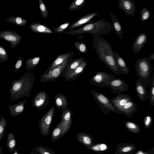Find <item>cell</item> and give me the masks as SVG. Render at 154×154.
<instances>
[{
  "label": "cell",
  "instance_id": "1",
  "mask_svg": "<svg viewBox=\"0 0 154 154\" xmlns=\"http://www.w3.org/2000/svg\"><path fill=\"white\" fill-rule=\"evenodd\" d=\"M92 45L100 60L115 74H120L115 60L112 47L107 41L99 36L93 37Z\"/></svg>",
  "mask_w": 154,
  "mask_h": 154
},
{
  "label": "cell",
  "instance_id": "2",
  "mask_svg": "<svg viewBox=\"0 0 154 154\" xmlns=\"http://www.w3.org/2000/svg\"><path fill=\"white\" fill-rule=\"evenodd\" d=\"M35 79L34 74L28 72L19 79L13 81L10 89V100L16 101L23 97H29Z\"/></svg>",
  "mask_w": 154,
  "mask_h": 154
},
{
  "label": "cell",
  "instance_id": "3",
  "mask_svg": "<svg viewBox=\"0 0 154 154\" xmlns=\"http://www.w3.org/2000/svg\"><path fill=\"white\" fill-rule=\"evenodd\" d=\"M112 29L111 22L103 19L77 29H69L68 33L70 35L90 34L94 37L108 34Z\"/></svg>",
  "mask_w": 154,
  "mask_h": 154
},
{
  "label": "cell",
  "instance_id": "4",
  "mask_svg": "<svg viewBox=\"0 0 154 154\" xmlns=\"http://www.w3.org/2000/svg\"><path fill=\"white\" fill-rule=\"evenodd\" d=\"M152 66L151 60L148 57H143L137 60L135 66V71L139 79L143 83H149Z\"/></svg>",
  "mask_w": 154,
  "mask_h": 154
},
{
  "label": "cell",
  "instance_id": "5",
  "mask_svg": "<svg viewBox=\"0 0 154 154\" xmlns=\"http://www.w3.org/2000/svg\"><path fill=\"white\" fill-rule=\"evenodd\" d=\"M91 93L94 100L97 104L99 108L101 109L104 115H106L107 113L109 114L110 111L119 114H122L113 105L109 97L94 89L91 91Z\"/></svg>",
  "mask_w": 154,
  "mask_h": 154
},
{
  "label": "cell",
  "instance_id": "6",
  "mask_svg": "<svg viewBox=\"0 0 154 154\" xmlns=\"http://www.w3.org/2000/svg\"><path fill=\"white\" fill-rule=\"evenodd\" d=\"M69 58L57 65L52 70L41 76L40 81L42 82L45 83L55 81L60 76L63 75L64 71L70 61Z\"/></svg>",
  "mask_w": 154,
  "mask_h": 154
},
{
  "label": "cell",
  "instance_id": "7",
  "mask_svg": "<svg viewBox=\"0 0 154 154\" xmlns=\"http://www.w3.org/2000/svg\"><path fill=\"white\" fill-rule=\"evenodd\" d=\"M55 108L52 106L48 111L41 117L39 122L38 127L42 136L47 137L50 132V127L55 112Z\"/></svg>",
  "mask_w": 154,
  "mask_h": 154
},
{
  "label": "cell",
  "instance_id": "8",
  "mask_svg": "<svg viewBox=\"0 0 154 154\" xmlns=\"http://www.w3.org/2000/svg\"><path fill=\"white\" fill-rule=\"evenodd\" d=\"M115 78L114 75L108 73L97 71L89 82L97 87L103 88L106 87L107 84Z\"/></svg>",
  "mask_w": 154,
  "mask_h": 154
},
{
  "label": "cell",
  "instance_id": "9",
  "mask_svg": "<svg viewBox=\"0 0 154 154\" xmlns=\"http://www.w3.org/2000/svg\"><path fill=\"white\" fill-rule=\"evenodd\" d=\"M50 98L48 94L44 91H41L36 93L32 100V106L39 110L43 109L49 104Z\"/></svg>",
  "mask_w": 154,
  "mask_h": 154
},
{
  "label": "cell",
  "instance_id": "10",
  "mask_svg": "<svg viewBox=\"0 0 154 154\" xmlns=\"http://www.w3.org/2000/svg\"><path fill=\"white\" fill-rule=\"evenodd\" d=\"M0 38L9 42L11 47L13 48L19 43L22 37L15 31L5 30L0 32Z\"/></svg>",
  "mask_w": 154,
  "mask_h": 154
},
{
  "label": "cell",
  "instance_id": "11",
  "mask_svg": "<svg viewBox=\"0 0 154 154\" xmlns=\"http://www.w3.org/2000/svg\"><path fill=\"white\" fill-rule=\"evenodd\" d=\"M110 88L112 93L119 94L128 90V84L120 78H115L110 81L106 87Z\"/></svg>",
  "mask_w": 154,
  "mask_h": 154
},
{
  "label": "cell",
  "instance_id": "12",
  "mask_svg": "<svg viewBox=\"0 0 154 154\" xmlns=\"http://www.w3.org/2000/svg\"><path fill=\"white\" fill-rule=\"evenodd\" d=\"M61 112L62 113L61 119L60 122L62 128L64 135L69 130L71 127L72 121V112L68 107L61 110Z\"/></svg>",
  "mask_w": 154,
  "mask_h": 154
},
{
  "label": "cell",
  "instance_id": "13",
  "mask_svg": "<svg viewBox=\"0 0 154 154\" xmlns=\"http://www.w3.org/2000/svg\"><path fill=\"white\" fill-rule=\"evenodd\" d=\"M118 7L128 15L134 17L136 7L135 2L131 0H119Z\"/></svg>",
  "mask_w": 154,
  "mask_h": 154
},
{
  "label": "cell",
  "instance_id": "14",
  "mask_svg": "<svg viewBox=\"0 0 154 154\" xmlns=\"http://www.w3.org/2000/svg\"><path fill=\"white\" fill-rule=\"evenodd\" d=\"M147 42V37L146 33H141L137 35L132 45V51L134 54H138Z\"/></svg>",
  "mask_w": 154,
  "mask_h": 154
},
{
  "label": "cell",
  "instance_id": "15",
  "mask_svg": "<svg viewBox=\"0 0 154 154\" xmlns=\"http://www.w3.org/2000/svg\"><path fill=\"white\" fill-rule=\"evenodd\" d=\"M132 99L131 96L128 94L120 93L115 98L110 99V100L114 106L120 111L124 106Z\"/></svg>",
  "mask_w": 154,
  "mask_h": 154
},
{
  "label": "cell",
  "instance_id": "16",
  "mask_svg": "<svg viewBox=\"0 0 154 154\" xmlns=\"http://www.w3.org/2000/svg\"><path fill=\"white\" fill-rule=\"evenodd\" d=\"M87 60L84 62L75 69L63 75L65 80L67 81H75L83 72L87 65Z\"/></svg>",
  "mask_w": 154,
  "mask_h": 154
},
{
  "label": "cell",
  "instance_id": "17",
  "mask_svg": "<svg viewBox=\"0 0 154 154\" xmlns=\"http://www.w3.org/2000/svg\"><path fill=\"white\" fill-rule=\"evenodd\" d=\"M135 89L138 98L141 101H144L149 98L148 91L144 84L139 79L136 81Z\"/></svg>",
  "mask_w": 154,
  "mask_h": 154
},
{
  "label": "cell",
  "instance_id": "18",
  "mask_svg": "<svg viewBox=\"0 0 154 154\" xmlns=\"http://www.w3.org/2000/svg\"><path fill=\"white\" fill-rule=\"evenodd\" d=\"M26 100H24L19 103L8 106L9 112L13 117H16L23 113L25 110V106Z\"/></svg>",
  "mask_w": 154,
  "mask_h": 154
},
{
  "label": "cell",
  "instance_id": "19",
  "mask_svg": "<svg viewBox=\"0 0 154 154\" xmlns=\"http://www.w3.org/2000/svg\"><path fill=\"white\" fill-rule=\"evenodd\" d=\"M98 14L97 12H94L85 15L77 20L69 27V29H72L75 28L80 26L89 22L95 16Z\"/></svg>",
  "mask_w": 154,
  "mask_h": 154
},
{
  "label": "cell",
  "instance_id": "20",
  "mask_svg": "<svg viewBox=\"0 0 154 154\" xmlns=\"http://www.w3.org/2000/svg\"><path fill=\"white\" fill-rule=\"evenodd\" d=\"M73 51H71L69 53L58 55L49 66L44 73L48 72L57 65L69 59L71 55H73Z\"/></svg>",
  "mask_w": 154,
  "mask_h": 154
},
{
  "label": "cell",
  "instance_id": "21",
  "mask_svg": "<svg viewBox=\"0 0 154 154\" xmlns=\"http://www.w3.org/2000/svg\"><path fill=\"white\" fill-rule=\"evenodd\" d=\"M137 110L136 103L132 100L127 102L122 108L120 112L128 118H130Z\"/></svg>",
  "mask_w": 154,
  "mask_h": 154
},
{
  "label": "cell",
  "instance_id": "22",
  "mask_svg": "<svg viewBox=\"0 0 154 154\" xmlns=\"http://www.w3.org/2000/svg\"><path fill=\"white\" fill-rule=\"evenodd\" d=\"M30 27L34 32L42 34L52 33V31L48 26L38 22H33L30 25Z\"/></svg>",
  "mask_w": 154,
  "mask_h": 154
},
{
  "label": "cell",
  "instance_id": "23",
  "mask_svg": "<svg viewBox=\"0 0 154 154\" xmlns=\"http://www.w3.org/2000/svg\"><path fill=\"white\" fill-rule=\"evenodd\" d=\"M113 53L120 74H128L129 72V69L128 67L124 60L116 52L113 51Z\"/></svg>",
  "mask_w": 154,
  "mask_h": 154
},
{
  "label": "cell",
  "instance_id": "24",
  "mask_svg": "<svg viewBox=\"0 0 154 154\" xmlns=\"http://www.w3.org/2000/svg\"><path fill=\"white\" fill-rule=\"evenodd\" d=\"M112 22V27L117 36L122 39L123 36V29L121 24L116 16L112 12L110 13Z\"/></svg>",
  "mask_w": 154,
  "mask_h": 154
},
{
  "label": "cell",
  "instance_id": "25",
  "mask_svg": "<svg viewBox=\"0 0 154 154\" xmlns=\"http://www.w3.org/2000/svg\"><path fill=\"white\" fill-rule=\"evenodd\" d=\"M54 103L58 109H64L69 106L66 96L62 93L57 94L54 97Z\"/></svg>",
  "mask_w": 154,
  "mask_h": 154
},
{
  "label": "cell",
  "instance_id": "26",
  "mask_svg": "<svg viewBox=\"0 0 154 154\" xmlns=\"http://www.w3.org/2000/svg\"><path fill=\"white\" fill-rule=\"evenodd\" d=\"M78 141L83 145L89 147L92 144V139L88 134L84 132H79L76 134Z\"/></svg>",
  "mask_w": 154,
  "mask_h": 154
},
{
  "label": "cell",
  "instance_id": "27",
  "mask_svg": "<svg viewBox=\"0 0 154 154\" xmlns=\"http://www.w3.org/2000/svg\"><path fill=\"white\" fill-rule=\"evenodd\" d=\"M64 136L62 128L60 122L53 129L51 134V141L55 142Z\"/></svg>",
  "mask_w": 154,
  "mask_h": 154
},
{
  "label": "cell",
  "instance_id": "28",
  "mask_svg": "<svg viewBox=\"0 0 154 154\" xmlns=\"http://www.w3.org/2000/svg\"><path fill=\"white\" fill-rule=\"evenodd\" d=\"M41 59L39 56H36L27 59L25 66L26 69L30 71L33 70L37 66Z\"/></svg>",
  "mask_w": 154,
  "mask_h": 154
},
{
  "label": "cell",
  "instance_id": "29",
  "mask_svg": "<svg viewBox=\"0 0 154 154\" xmlns=\"http://www.w3.org/2000/svg\"><path fill=\"white\" fill-rule=\"evenodd\" d=\"M7 146L10 152H12L15 149L17 146V141L15 135L12 133L7 135Z\"/></svg>",
  "mask_w": 154,
  "mask_h": 154
},
{
  "label": "cell",
  "instance_id": "30",
  "mask_svg": "<svg viewBox=\"0 0 154 154\" xmlns=\"http://www.w3.org/2000/svg\"><path fill=\"white\" fill-rule=\"evenodd\" d=\"M84 61V58L82 57L79 58L74 60L68 66L64 74L67 73L75 70Z\"/></svg>",
  "mask_w": 154,
  "mask_h": 154
},
{
  "label": "cell",
  "instance_id": "31",
  "mask_svg": "<svg viewBox=\"0 0 154 154\" xmlns=\"http://www.w3.org/2000/svg\"><path fill=\"white\" fill-rule=\"evenodd\" d=\"M6 20L8 22L21 26H24L27 23L26 19L20 17H7Z\"/></svg>",
  "mask_w": 154,
  "mask_h": 154
},
{
  "label": "cell",
  "instance_id": "32",
  "mask_svg": "<svg viewBox=\"0 0 154 154\" xmlns=\"http://www.w3.org/2000/svg\"><path fill=\"white\" fill-rule=\"evenodd\" d=\"M31 151H34L39 154H56L54 149L42 146H37Z\"/></svg>",
  "mask_w": 154,
  "mask_h": 154
},
{
  "label": "cell",
  "instance_id": "33",
  "mask_svg": "<svg viewBox=\"0 0 154 154\" xmlns=\"http://www.w3.org/2000/svg\"><path fill=\"white\" fill-rule=\"evenodd\" d=\"M86 2V0H75L70 4L68 9L72 11L79 10L82 7Z\"/></svg>",
  "mask_w": 154,
  "mask_h": 154
},
{
  "label": "cell",
  "instance_id": "34",
  "mask_svg": "<svg viewBox=\"0 0 154 154\" xmlns=\"http://www.w3.org/2000/svg\"><path fill=\"white\" fill-rule=\"evenodd\" d=\"M151 16V12L146 7L143 8L141 10L140 18L141 22H145L149 20Z\"/></svg>",
  "mask_w": 154,
  "mask_h": 154
},
{
  "label": "cell",
  "instance_id": "35",
  "mask_svg": "<svg viewBox=\"0 0 154 154\" xmlns=\"http://www.w3.org/2000/svg\"><path fill=\"white\" fill-rule=\"evenodd\" d=\"M150 105H154V72H153L150 84L149 92Z\"/></svg>",
  "mask_w": 154,
  "mask_h": 154
},
{
  "label": "cell",
  "instance_id": "36",
  "mask_svg": "<svg viewBox=\"0 0 154 154\" xmlns=\"http://www.w3.org/2000/svg\"><path fill=\"white\" fill-rule=\"evenodd\" d=\"M7 122L3 115L0 118V142L2 139L5 132Z\"/></svg>",
  "mask_w": 154,
  "mask_h": 154
},
{
  "label": "cell",
  "instance_id": "37",
  "mask_svg": "<svg viewBox=\"0 0 154 154\" xmlns=\"http://www.w3.org/2000/svg\"><path fill=\"white\" fill-rule=\"evenodd\" d=\"M74 45L76 48L79 51V53H82L85 54L88 53V49L85 43L79 41L75 42Z\"/></svg>",
  "mask_w": 154,
  "mask_h": 154
},
{
  "label": "cell",
  "instance_id": "38",
  "mask_svg": "<svg viewBox=\"0 0 154 154\" xmlns=\"http://www.w3.org/2000/svg\"><path fill=\"white\" fill-rule=\"evenodd\" d=\"M39 8L42 17L46 18L48 16V12L47 8L42 0H39Z\"/></svg>",
  "mask_w": 154,
  "mask_h": 154
},
{
  "label": "cell",
  "instance_id": "39",
  "mask_svg": "<svg viewBox=\"0 0 154 154\" xmlns=\"http://www.w3.org/2000/svg\"><path fill=\"white\" fill-rule=\"evenodd\" d=\"M70 24V23L69 22H67L61 24L58 27H54L53 26L52 28L55 32L58 33H61L63 32L69 26Z\"/></svg>",
  "mask_w": 154,
  "mask_h": 154
},
{
  "label": "cell",
  "instance_id": "40",
  "mask_svg": "<svg viewBox=\"0 0 154 154\" xmlns=\"http://www.w3.org/2000/svg\"><path fill=\"white\" fill-rule=\"evenodd\" d=\"M0 59L3 61L6 62L9 59L8 54L5 48L0 45Z\"/></svg>",
  "mask_w": 154,
  "mask_h": 154
},
{
  "label": "cell",
  "instance_id": "41",
  "mask_svg": "<svg viewBox=\"0 0 154 154\" xmlns=\"http://www.w3.org/2000/svg\"><path fill=\"white\" fill-rule=\"evenodd\" d=\"M17 60L16 62L14 67V73L16 74L22 66L24 59L21 57H18L17 58Z\"/></svg>",
  "mask_w": 154,
  "mask_h": 154
},
{
  "label": "cell",
  "instance_id": "42",
  "mask_svg": "<svg viewBox=\"0 0 154 154\" xmlns=\"http://www.w3.org/2000/svg\"><path fill=\"white\" fill-rule=\"evenodd\" d=\"M107 149V146L104 144L96 145L90 147V149L95 151H103Z\"/></svg>",
  "mask_w": 154,
  "mask_h": 154
},
{
  "label": "cell",
  "instance_id": "43",
  "mask_svg": "<svg viewBox=\"0 0 154 154\" xmlns=\"http://www.w3.org/2000/svg\"><path fill=\"white\" fill-rule=\"evenodd\" d=\"M125 125L128 129L132 131H137L139 128L135 123L131 121L127 122L125 123Z\"/></svg>",
  "mask_w": 154,
  "mask_h": 154
},
{
  "label": "cell",
  "instance_id": "44",
  "mask_svg": "<svg viewBox=\"0 0 154 154\" xmlns=\"http://www.w3.org/2000/svg\"><path fill=\"white\" fill-rule=\"evenodd\" d=\"M153 120L152 116L147 115L145 116L143 119V122L145 127L147 128L151 125Z\"/></svg>",
  "mask_w": 154,
  "mask_h": 154
},
{
  "label": "cell",
  "instance_id": "45",
  "mask_svg": "<svg viewBox=\"0 0 154 154\" xmlns=\"http://www.w3.org/2000/svg\"><path fill=\"white\" fill-rule=\"evenodd\" d=\"M132 148L130 146H127L124 148L122 149V151L124 152H129L132 149Z\"/></svg>",
  "mask_w": 154,
  "mask_h": 154
},
{
  "label": "cell",
  "instance_id": "46",
  "mask_svg": "<svg viewBox=\"0 0 154 154\" xmlns=\"http://www.w3.org/2000/svg\"><path fill=\"white\" fill-rule=\"evenodd\" d=\"M150 60H154V54L152 53V54L149 57Z\"/></svg>",
  "mask_w": 154,
  "mask_h": 154
},
{
  "label": "cell",
  "instance_id": "47",
  "mask_svg": "<svg viewBox=\"0 0 154 154\" xmlns=\"http://www.w3.org/2000/svg\"><path fill=\"white\" fill-rule=\"evenodd\" d=\"M13 154H19V153L17 150L16 149H15L13 151Z\"/></svg>",
  "mask_w": 154,
  "mask_h": 154
},
{
  "label": "cell",
  "instance_id": "48",
  "mask_svg": "<svg viewBox=\"0 0 154 154\" xmlns=\"http://www.w3.org/2000/svg\"><path fill=\"white\" fill-rule=\"evenodd\" d=\"M0 154H3V149L2 147H0Z\"/></svg>",
  "mask_w": 154,
  "mask_h": 154
},
{
  "label": "cell",
  "instance_id": "49",
  "mask_svg": "<svg viewBox=\"0 0 154 154\" xmlns=\"http://www.w3.org/2000/svg\"><path fill=\"white\" fill-rule=\"evenodd\" d=\"M29 154H39L36 152H34V151H31L30 152Z\"/></svg>",
  "mask_w": 154,
  "mask_h": 154
},
{
  "label": "cell",
  "instance_id": "50",
  "mask_svg": "<svg viewBox=\"0 0 154 154\" xmlns=\"http://www.w3.org/2000/svg\"><path fill=\"white\" fill-rule=\"evenodd\" d=\"M137 154H144L141 151H140Z\"/></svg>",
  "mask_w": 154,
  "mask_h": 154
},
{
  "label": "cell",
  "instance_id": "51",
  "mask_svg": "<svg viewBox=\"0 0 154 154\" xmlns=\"http://www.w3.org/2000/svg\"><path fill=\"white\" fill-rule=\"evenodd\" d=\"M2 60L1 59H0V63H2Z\"/></svg>",
  "mask_w": 154,
  "mask_h": 154
},
{
  "label": "cell",
  "instance_id": "52",
  "mask_svg": "<svg viewBox=\"0 0 154 154\" xmlns=\"http://www.w3.org/2000/svg\"></svg>",
  "mask_w": 154,
  "mask_h": 154
}]
</instances>
